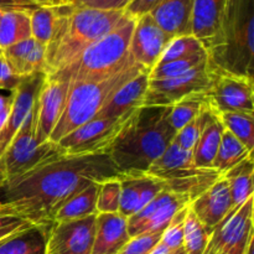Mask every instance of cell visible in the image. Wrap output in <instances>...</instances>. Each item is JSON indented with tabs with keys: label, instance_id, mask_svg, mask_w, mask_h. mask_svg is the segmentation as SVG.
<instances>
[{
	"label": "cell",
	"instance_id": "obj_1",
	"mask_svg": "<svg viewBox=\"0 0 254 254\" xmlns=\"http://www.w3.org/2000/svg\"><path fill=\"white\" fill-rule=\"evenodd\" d=\"M108 154L64 155L4 183L0 212L49 225L60 206L92 183L121 178Z\"/></svg>",
	"mask_w": 254,
	"mask_h": 254
},
{
	"label": "cell",
	"instance_id": "obj_2",
	"mask_svg": "<svg viewBox=\"0 0 254 254\" xmlns=\"http://www.w3.org/2000/svg\"><path fill=\"white\" fill-rule=\"evenodd\" d=\"M171 107L136 109L107 150L121 175H145L149 166L173 143L176 130L169 121Z\"/></svg>",
	"mask_w": 254,
	"mask_h": 254
},
{
	"label": "cell",
	"instance_id": "obj_3",
	"mask_svg": "<svg viewBox=\"0 0 254 254\" xmlns=\"http://www.w3.org/2000/svg\"><path fill=\"white\" fill-rule=\"evenodd\" d=\"M126 17L124 10L62 4L56 30L46 46L45 74H54L66 68L87 47L113 31Z\"/></svg>",
	"mask_w": 254,
	"mask_h": 254
},
{
	"label": "cell",
	"instance_id": "obj_4",
	"mask_svg": "<svg viewBox=\"0 0 254 254\" xmlns=\"http://www.w3.org/2000/svg\"><path fill=\"white\" fill-rule=\"evenodd\" d=\"M207 54L216 68L254 78V0H226L217 41Z\"/></svg>",
	"mask_w": 254,
	"mask_h": 254
},
{
	"label": "cell",
	"instance_id": "obj_5",
	"mask_svg": "<svg viewBox=\"0 0 254 254\" xmlns=\"http://www.w3.org/2000/svg\"><path fill=\"white\" fill-rule=\"evenodd\" d=\"M143 69L146 68L130 57L126 66L107 78L98 81H71L64 112L50 135V140L57 143L74 129L92 121L106 106L109 98Z\"/></svg>",
	"mask_w": 254,
	"mask_h": 254
},
{
	"label": "cell",
	"instance_id": "obj_6",
	"mask_svg": "<svg viewBox=\"0 0 254 254\" xmlns=\"http://www.w3.org/2000/svg\"><path fill=\"white\" fill-rule=\"evenodd\" d=\"M135 19L126 20L113 31L87 47L69 66L57 72L72 82L98 81L118 72L130 60L129 45ZM56 74V73H54Z\"/></svg>",
	"mask_w": 254,
	"mask_h": 254
},
{
	"label": "cell",
	"instance_id": "obj_7",
	"mask_svg": "<svg viewBox=\"0 0 254 254\" xmlns=\"http://www.w3.org/2000/svg\"><path fill=\"white\" fill-rule=\"evenodd\" d=\"M35 131L36 107L34 104L21 128L0 158V184L7 183L42 164L64 155L59 144L54 141L37 144Z\"/></svg>",
	"mask_w": 254,
	"mask_h": 254
},
{
	"label": "cell",
	"instance_id": "obj_8",
	"mask_svg": "<svg viewBox=\"0 0 254 254\" xmlns=\"http://www.w3.org/2000/svg\"><path fill=\"white\" fill-rule=\"evenodd\" d=\"M253 211L254 196L233 207L212 231L202 254H245L254 237Z\"/></svg>",
	"mask_w": 254,
	"mask_h": 254
},
{
	"label": "cell",
	"instance_id": "obj_9",
	"mask_svg": "<svg viewBox=\"0 0 254 254\" xmlns=\"http://www.w3.org/2000/svg\"><path fill=\"white\" fill-rule=\"evenodd\" d=\"M135 112V111H134ZM134 112L118 118H94L57 141L64 155L107 154Z\"/></svg>",
	"mask_w": 254,
	"mask_h": 254
},
{
	"label": "cell",
	"instance_id": "obj_10",
	"mask_svg": "<svg viewBox=\"0 0 254 254\" xmlns=\"http://www.w3.org/2000/svg\"><path fill=\"white\" fill-rule=\"evenodd\" d=\"M211 82L212 66L208 60L181 76L165 79H150L143 107H173L191 94L207 92Z\"/></svg>",
	"mask_w": 254,
	"mask_h": 254
},
{
	"label": "cell",
	"instance_id": "obj_11",
	"mask_svg": "<svg viewBox=\"0 0 254 254\" xmlns=\"http://www.w3.org/2000/svg\"><path fill=\"white\" fill-rule=\"evenodd\" d=\"M206 96L211 108L218 114L223 112L254 114V78L212 66V82Z\"/></svg>",
	"mask_w": 254,
	"mask_h": 254
},
{
	"label": "cell",
	"instance_id": "obj_12",
	"mask_svg": "<svg viewBox=\"0 0 254 254\" xmlns=\"http://www.w3.org/2000/svg\"><path fill=\"white\" fill-rule=\"evenodd\" d=\"M71 79L62 74H46L37 94L36 107V141L44 144L50 140L52 130L59 122L68 94Z\"/></svg>",
	"mask_w": 254,
	"mask_h": 254
},
{
	"label": "cell",
	"instance_id": "obj_13",
	"mask_svg": "<svg viewBox=\"0 0 254 254\" xmlns=\"http://www.w3.org/2000/svg\"><path fill=\"white\" fill-rule=\"evenodd\" d=\"M96 216L52 223L45 254H91Z\"/></svg>",
	"mask_w": 254,
	"mask_h": 254
},
{
	"label": "cell",
	"instance_id": "obj_14",
	"mask_svg": "<svg viewBox=\"0 0 254 254\" xmlns=\"http://www.w3.org/2000/svg\"><path fill=\"white\" fill-rule=\"evenodd\" d=\"M188 206L190 205L183 197L164 189L153 201L127 218L129 236L135 237L143 233L164 232L174 216Z\"/></svg>",
	"mask_w": 254,
	"mask_h": 254
},
{
	"label": "cell",
	"instance_id": "obj_15",
	"mask_svg": "<svg viewBox=\"0 0 254 254\" xmlns=\"http://www.w3.org/2000/svg\"><path fill=\"white\" fill-rule=\"evenodd\" d=\"M171 39L173 37L156 24L150 14H144L135 19L129 55L136 64L151 71Z\"/></svg>",
	"mask_w": 254,
	"mask_h": 254
},
{
	"label": "cell",
	"instance_id": "obj_16",
	"mask_svg": "<svg viewBox=\"0 0 254 254\" xmlns=\"http://www.w3.org/2000/svg\"><path fill=\"white\" fill-rule=\"evenodd\" d=\"M45 76L46 74L44 72H37V73L24 77L16 88L10 92L12 97L11 108H10V113L4 127L0 130V158L4 155L12 138L16 135L34 107L40 88L44 83Z\"/></svg>",
	"mask_w": 254,
	"mask_h": 254
},
{
	"label": "cell",
	"instance_id": "obj_17",
	"mask_svg": "<svg viewBox=\"0 0 254 254\" xmlns=\"http://www.w3.org/2000/svg\"><path fill=\"white\" fill-rule=\"evenodd\" d=\"M233 208L227 180L221 175L205 192L198 196L190 205V210L196 216L206 232L212 233L216 226L231 212Z\"/></svg>",
	"mask_w": 254,
	"mask_h": 254
},
{
	"label": "cell",
	"instance_id": "obj_18",
	"mask_svg": "<svg viewBox=\"0 0 254 254\" xmlns=\"http://www.w3.org/2000/svg\"><path fill=\"white\" fill-rule=\"evenodd\" d=\"M149 69H143L135 77L124 83L94 118H118L143 107L149 87ZM93 118V119H94Z\"/></svg>",
	"mask_w": 254,
	"mask_h": 254
},
{
	"label": "cell",
	"instance_id": "obj_19",
	"mask_svg": "<svg viewBox=\"0 0 254 254\" xmlns=\"http://www.w3.org/2000/svg\"><path fill=\"white\" fill-rule=\"evenodd\" d=\"M226 0H195L191 34L201 41L206 51L215 47L220 32Z\"/></svg>",
	"mask_w": 254,
	"mask_h": 254
},
{
	"label": "cell",
	"instance_id": "obj_20",
	"mask_svg": "<svg viewBox=\"0 0 254 254\" xmlns=\"http://www.w3.org/2000/svg\"><path fill=\"white\" fill-rule=\"evenodd\" d=\"M130 240L127 218L116 213H97L91 254H118Z\"/></svg>",
	"mask_w": 254,
	"mask_h": 254
},
{
	"label": "cell",
	"instance_id": "obj_21",
	"mask_svg": "<svg viewBox=\"0 0 254 254\" xmlns=\"http://www.w3.org/2000/svg\"><path fill=\"white\" fill-rule=\"evenodd\" d=\"M1 56L15 76L24 78L30 74L44 72L46 66V46L36 40L27 39L2 50Z\"/></svg>",
	"mask_w": 254,
	"mask_h": 254
},
{
	"label": "cell",
	"instance_id": "obj_22",
	"mask_svg": "<svg viewBox=\"0 0 254 254\" xmlns=\"http://www.w3.org/2000/svg\"><path fill=\"white\" fill-rule=\"evenodd\" d=\"M201 170L202 169L193 164L192 151L184 150L173 141L166 150L155 161H153L145 175L161 181H168L188 178Z\"/></svg>",
	"mask_w": 254,
	"mask_h": 254
},
{
	"label": "cell",
	"instance_id": "obj_23",
	"mask_svg": "<svg viewBox=\"0 0 254 254\" xmlns=\"http://www.w3.org/2000/svg\"><path fill=\"white\" fill-rule=\"evenodd\" d=\"M195 0H161L149 14L171 37L191 34Z\"/></svg>",
	"mask_w": 254,
	"mask_h": 254
},
{
	"label": "cell",
	"instance_id": "obj_24",
	"mask_svg": "<svg viewBox=\"0 0 254 254\" xmlns=\"http://www.w3.org/2000/svg\"><path fill=\"white\" fill-rule=\"evenodd\" d=\"M52 223L34 225L27 230L4 238L0 241V254H45Z\"/></svg>",
	"mask_w": 254,
	"mask_h": 254
},
{
	"label": "cell",
	"instance_id": "obj_25",
	"mask_svg": "<svg viewBox=\"0 0 254 254\" xmlns=\"http://www.w3.org/2000/svg\"><path fill=\"white\" fill-rule=\"evenodd\" d=\"M223 131L225 128L221 123L218 113L213 111L192 150L195 166L200 169H212Z\"/></svg>",
	"mask_w": 254,
	"mask_h": 254
},
{
	"label": "cell",
	"instance_id": "obj_26",
	"mask_svg": "<svg viewBox=\"0 0 254 254\" xmlns=\"http://www.w3.org/2000/svg\"><path fill=\"white\" fill-rule=\"evenodd\" d=\"M99 184L92 183L86 189L67 198L55 213L54 222L79 220V218L97 215L96 205Z\"/></svg>",
	"mask_w": 254,
	"mask_h": 254
},
{
	"label": "cell",
	"instance_id": "obj_27",
	"mask_svg": "<svg viewBox=\"0 0 254 254\" xmlns=\"http://www.w3.org/2000/svg\"><path fill=\"white\" fill-rule=\"evenodd\" d=\"M222 174L213 169H202L197 174L183 179L164 181L165 190L183 197L189 205L193 202L198 196L202 195Z\"/></svg>",
	"mask_w": 254,
	"mask_h": 254
},
{
	"label": "cell",
	"instance_id": "obj_28",
	"mask_svg": "<svg viewBox=\"0 0 254 254\" xmlns=\"http://www.w3.org/2000/svg\"><path fill=\"white\" fill-rule=\"evenodd\" d=\"M222 175L227 180L233 207L242 205L248 198L252 197L254 192L253 155L246 158Z\"/></svg>",
	"mask_w": 254,
	"mask_h": 254
},
{
	"label": "cell",
	"instance_id": "obj_29",
	"mask_svg": "<svg viewBox=\"0 0 254 254\" xmlns=\"http://www.w3.org/2000/svg\"><path fill=\"white\" fill-rule=\"evenodd\" d=\"M31 39L30 12L5 11L0 21V50Z\"/></svg>",
	"mask_w": 254,
	"mask_h": 254
},
{
	"label": "cell",
	"instance_id": "obj_30",
	"mask_svg": "<svg viewBox=\"0 0 254 254\" xmlns=\"http://www.w3.org/2000/svg\"><path fill=\"white\" fill-rule=\"evenodd\" d=\"M250 155H253V151L248 150L233 134L225 129L221 136L220 146L213 160L212 169L217 173L225 174Z\"/></svg>",
	"mask_w": 254,
	"mask_h": 254
},
{
	"label": "cell",
	"instance_id": "obj_31",
	"mask_svg": "<svg viewBox=\"0 0 254 254\" xmlns=\"http://www.w3.org/2000/svg\"><path fill=\"white\" fill-rule=\"evenodd\" d=\"M61 5L41 6L30 14L31 37L44 46H47L54 36L61 14Z\"/></svg>",
	"mask_w": 254,
	"mask_h": 254
},
{
	"label": "cell",
	"instance_id": "obj_32",
	"mask_svg": "<svg viewBox=\"0 0 254 254\" xmlns=\"http://www.w3.org/2000/svg\"><path fill=\"white\" fill-rule=\"evenodd\" d=\"M223 128L236 136L250 151L254 148V114L223 112L218 114Z\"/></svg>",
	"mask_w": 254,
	"mask_h": 254
},
{
	"label": "cell",
	"instance_id": "obj_33",
	"mask_svg": "<svg viewBox=\"0 0 254 254\" xmlns=\"http://www.w3.org/2000/svg\"><path fill=\"white\" fill-rule=\"evenodd\" d=\"M208 106L207 96L205 93H196L181 99L171 107L169 121L176 131L190 123Z\"/></svg>",
	"mask_w": 254,
	"mask_h": 254
},
{
	"label": "cell",
	"instance_id": "obj_34",
	"mask_svg": "<svg viewBox=\"0 0 254 254\" xmlns=\"http://www.w3.org/2000/svg\"><path fill=\"white\" fill-rule=\"evenodd\" d=\"M208 60L207 51H202L200 54L192 55L190 57H185V59H179L175 61L166 62V64H156L149 73V78L150 79H165V78H173V77L181 76L191 69L196 68L197 66L202 64Z\"/></svg>",
	"mask_w": 254,
	"mask_h": 254
},
{
	"label": "cell",
	"instance_id": "obj_35",
	"mask_svg": "<svg viewBox=\"0 0 254 254\" xmlns=\"http://www.w3.org/2000/svg\"><path fill=\"white\" fill-rule=\"evenodd\" d=\"M145 175H122L121 183V200H119V215L124 218H129L136 213L138 210L139 193L143 186Z\"/></svg>",
	"mask_w": 254,
	"mask_h": 254
},
{
	"label": "cell",
	"instance_id": "obj_36",
	"mask_svg": "<svg viewBox=\"0 0 254 254\" xmlns=\"http://www.w3.org/2000/svg\"><path fill=\"white\" fill-rule=\"evenodd\" d=\"M202 51H206L205 47L201 44L200 40L196 39L193 35L173 37L161 54L160 60L156 64H166V62L175 61L179 59H185V57H190Z\"/></svg>",
	"mask_w": 254,
	"mask_h": 254
},
{
	"label": "cell",
	"instance_id": "obj_37",
	"mask_svg": "<svg viewBox=\"0 0 254 254\" xmlns=\"http://www.w3.org/2000/svg\"><path fill=\"white\" fill-rule=\"evenodd\" d=\"M208 235L189 206L184 230V250L186 254H202L208 242Z\"/></svg>",
	"mask_w": 254,
	"mask_h": 254
},
{
	"label": "cell",
	"instance_id": "obj_38",
	"mask_svg": "<svg viewBox=\"0 0 254 254\" xmlns=\"http://www.w3.org/2000/svg\"><path fill=\"white\" fill-rule=\"evenodd\" d=\"M212 112L213 109L211 108L210 104L207 107H205V109L193 121H191L184 128L176 131V135L173 140L174 143L178 146H180L181 149H184V150L192 151L196 143H197L198 138H200L201 131L205 128L206 123L210 119Z\"/></svg>",
	"mask_w": 254,
	"mask_h": 254
},
{
	"label": "cell",
	"instance_id": "obj_39",
	"mask_svg": "<svg viewBox=\"0 0 254 254\" xmlns=\"http://www.w3.org/2000/svg\"><path fill=\"white\" fill-rule=\"evenodd\" d=\"M121 183L118 179H111L99 184L97 197V213H116L119 210Z\"/></svg>",
	"mask_w": 254,
	"mask_h": 254
},
{
	"label": "cell",
	"instance_id": "obj_40",
	"mask_svg": "<svg viewBox=\"0 0 254 254\" xmlns=\"http://www.w3.org/2000/svg\"><path fill=\"white\" fill-rule=\"evenodd\" d=\"M189 212V206L179 211L173 220L170 221L168 227L164 230L161 235L160 242L164 243L169 250L176 251L184 245V230H185V220Z\"/></svg>",
	"mask_w": 254,
	"mask_h": 254
},
{
	"label": "cell",
	"instance_id": "obj_41",
	"mask_svg": "<svg viewBox=\"0 0 254 254\" xmlns=\"http://www.w3.org/2000/svg\"><path fill=\"white\" fill-rule=\"evenodd\" d=\"M163 232L143 233V235L130 237L127 245L118 254H149L160 241Z\"/></svg>",
	"mask_w": 254,
	"mask_h": 254
},
{
	"label": "cell",
	"instance_id": "obj_42",
	"mask_svg": "<svg viewBox=\"0 0 254 254\" xmlns=\"http://www.w3.org/2000/svg\"><path fill=\"white\" fill-rule=\"evenodd\" d=\"M31 226L34 225L25 218L20 217V216L0 212V241L17 232L27 230Z\"/></svg>",
	"mask_w": 254,
	"mask_h": 254
},
{
	"label": "cell",
	"instance_id": "obj_43",
	"mask_svg": "<svg viewBox=\"0 0 254 254\" xmlns=\"http://www.w3.org/2000/svg\"><path fill=\"white\" fill-rule=\"evenodd\" d=\"M57 5L55 0H0V10L5 11H25L31 14L41 6Z\"/></svg>",
	"mask_w": 254,
	"mask_h": 254
},
{
	"label": "cell",
	"instance_id": "obj_44",
	"mask_svg": "<svg viewBox=\"0 0 254 254\" xmlns=\"http://www.w3.org/2000/svg\"><path fill=\"white\" fill-rule=\"evenodd\" d=\"M130 0H72L76 7H93L102 10H124Z\"/></svg>",
	"mask_w": 254,
	"mask_h": 254
},
{
	"label": "cell",
	"instance_id": "obj_45",
	"mask_svg": "<svg viewBox=\"0 0 254 254\" xmlns=\"http://www.w3.org/2000/svg\"><path fill=\"white\" fill-rule=\"evenodd\" d=\"M161 0H130L127 7L124 9L128 16L136 19L144 14H149Z\"/></svg>",
	"mask_w": 254,
	"mask_h": 254
},
{
	"label": "cell",
	"instance_id": "obj_46",
	"mask_svg": "<svg viewBox=\"0 0 254 254\" xmlns=\"http://www.w3.org/2000/svg\"><path fill=\"white\" fill-rule=\"evenodd\" d=\"M20 81H21V78L12 73L4 57L0 56V89H7V91L11 92L12 89L16 88Z\"/></svg>",
	"mask_w": 254,
	"mask_h": 254
},
{
	"label": "cell",
	"instance_id": "obj_47",
	"mask_svg": "<svg viewBox=\"0 0 254 254\" xmlns=\"http://www.w3.org/2000/svg\"><path fill=\"white\" fill-rule=\"evenodd\" d=\"M171 252H173V251L169 250V248L166 247L164 243H161L160 241H159L158 245H156L155 247L150 251V253L149 254H170Z\"/></svg>",
	"mask_w": 254,
	"mask_h": 254
},
{
	"label": "cell",
	"instance_id": "obj_48",
	"mask_svg": "<svg viewBox=\"0 0 254 254\" xmlns=\"http://www.w3.org/2000/svg\"><path fill=\"white\" fill-rule=\"evenodd\" d=\"M10 108H11V106L6 107V108H4L0 111V130H1L2 127H4V124H5V122H6L7 116H9V113H10Z\"/></svg>",
	"mask_w": 254,
	"mask_h": 254
},
{
	"label": "cell",
	"instance_id": "obj_49",
	"mask_svg": "<svg viewBox=\"0 0 254 254\" xmlns=\"http://www.w3.org/2000/svg\"><path fill=\"white\" fill-rule=\"evenodd\" d=\"M11 101H12L11 93H10L9 97H5V96H1V94H0V111L4 108H6V107L11 106Z\"/></svg>",
	"mask_w": 254,
	"mask_h": 254
},
{
	"label": "cell",
	"instance_id": "obj_50",
	"mask_svg": "<svg viewBox=\"0 0 254 254\" xmlns=\"http://www.w3.org/2000/svg\"><path fill=\"white\" fill-rule=\"evenodd\" d=\"M245 254H254V237L250 241L247 246V250H246Z\"/></svg>",
	"mask_w": 254,
	"mask_h": 254
},
{
	"label": "cell",
	"instance_id": "obj_51",
	"mask_svg": "<svg viewBox=\"0 0 254 254\" xmlns=\"http://www.w3.org/2000/svg\"><path fill=\"white\" fill-rule=\"evenodd\" d=\"M170 254H186V253H185V250H184V247H181V248H179V250L173 251Z\"/></svg>",
	"mask_w": 254,
	"mask_h": 254
},
{
	"label": "cell",
	"instance_id": "obj_52",
	"mask_svg": "<svg viewBox=\"0 0 254 254\" xmlns=\"http://www.w3.org/2000/svg\"><path fill=\"white\" fill-rule=\"evenodd\" d=\"M55 2H56L57 5H60V4H64V0H55Z\"/></svg>",
	"mask_w": 254,
	"mask_h": 254
},
{
	"label": "cell",
	"instance_id": "obj_53",
	"mask_svg": "<svg viewBox=\"0 0 254 254\" xmlns=\"http://www.w3.org/2000/svg\"><path fill=\"white\" fill-rule=\"evenodd\" d=\"M1 16H2V11L0 10V21H1Z\"/></svg>",
	"mask_w": 254,
	"mask_h": 254
},
{
	"label": "cell",
	"instance_id": "obj_54",
	"mask_svg": "<svg viewBox=\"0 0 254 254\" xmlns=\"http://www.w3.org/2000/svg\"><path fill=\"white\" fill-rule=\"evenodd\" d=\"M72 0H66V4H71Z\"/></svg>",
	"mask_w": 254,
	"mask_h": 254
},
{
	"label": "cell",
	"instance_id": "obj_55",
	"mask_svg": "<svg viewBox=\"0 0 254 254\" xmlns=\"http://www.w3.org/2000/svg\"><path fill=\"white\" fill-rule=\"evenodd\" d=\"M1 186H2V184H0V192H1Z\"/></svg>",
	"mask_w": 254,
	"mask_h": 254
},
{
	"label": "cell",
	"instance_id": "obj_56",
	"mask_svg": "<svg viewBox=\"0 0 254 254\" xmlns=\"http://www.w3.org/2000/svg\"><path fill=\"white\" fill-rule=\"evenodd\" d=\"M1 52H2V51H1V50H0V56H1Z\"/></svg>",
	"mask_w": 254,
	"mask_h": 254
},
{
	"label": "cell",
	"instance_id": "obj_57",
	"mask_svg": "<svg viewBox=\"0 0 254 254\" xmlns=\"http://www.w3.org/2000/svg\"><path fill=\"white\" fill-rule=\"evenodd\" d=\"M64 4H66V0H64Z\"/></svg>",
	"mask_w": 254,
	"mask_h": 254
}]
</instances>
